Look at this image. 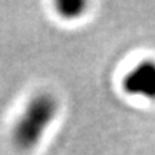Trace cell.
Returning <instances> with one entry per match:
<instances>
[{
  "label": "cell",
  "instance_id": "7a4b0ae2",
  "mask_svg": "<svg viewBox=\"0 0 155 155\" xmlns=\"http://www.w3.org/2000/svg\"><path fill=\"white\" fill-rule=\"evenodd\" d=\"M122 89L129 96L155 101L154 59H142L135 63L122 78Z\"/></svg>",
  "mask_w": 155,
  "mask_h": 155
},
{
  "label": "cell",
  "instance_id": "6da1fadb",
  "mask_svg": "<svg viewBox=\"0 0 155 155\" xmlns=\"http://www.w3.org/2000/svg\"><path fill=\"white\" fill-rule=\"evenodd\" d=\"M59 112V101L50 92H38L26 102L12 128V141L16 148L30 151L43 139Z\"/></svg>",
  "mask_w": 155,
  "mask_h": 155
},
{
  "label": "cell",
  "instance_id": "3957f363",
  "mask_svg": "<svg viewBox=\"0 0 155 155\" xmlns=\"http://www.w3.org/2000/svg\"><path fill=\"white\" fill-rule=\"evenodd\" d=\"M88 2L83 0H59L55 3L58 15L65 20H76L85 15L88 9Z\"/></svg>",
  "mask_w": 155,
  "mask_h": 155
}]
</instances>
